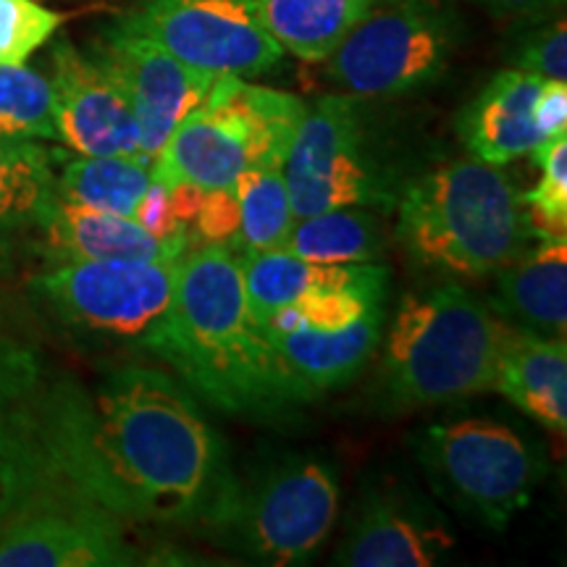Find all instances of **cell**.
Wrapping results in <instances>:
<instances>
[{"instance_id":"cell-14","label":"cell","mask_w":567,"mask_h":567,"mask_svg":"<svg viewBox=\"0 0 567 567\" xmlns=\"http://www.w3.org/2000/svg\"><path fill=\"white\" fill-rule=\"evenodd\" d=\"M53 111L59 140L80 155L142 158L132 105L118 82L71 42L53 48ZM147 163V161H145Z\"/></svg>"},{"instance_id":"cell-29","label":"cell","mask_w":567,"mask_h":567,"mask_svg":"<svg viewBox=\"0 0 567 567\" xmlns=\"http://www.w3.org/2000/svg\"><path fill=\"white\" fill-rule=\"evenodd\" d=\"M542 182L523 195L536 239H567V132L555 134L534 153Z\"/></svg>"},{"instance_id":"cell-34","label":"cell","mask_w":567,"mask_h":567,"mask_svg":"<svg viewBox=\"0 0 567 567\" xmlns=\"http://www.w3.org/2000/svg\"><path fill=\"white\" fill-rule=\"evenodd\" d=\"M134 221L158 239H172V237H184V234H189L187 226L179 224V218L174 216L168 189L155 179L151 187H147L145 197H142L137 213H134Z\"/></svg>"},{"instance_id":"cell-7","label":"cell","mask_w":567,"mask_h":567,"mask_svg":"<svg viewBox=\"0 0 567 567\" xmlns=\"http://www.w3.org/2000/svg\"><path fill=\"white\" fill-rule=\"evenodd\" d=\"M339 484L318 460L295 457L250 486L229 488L210 523L266 565L310 563L334 528Z\"/></svg>"},{"instance_id":"cell-27","label":"cell","mask_w":567,"mask_h":567,"mask_svg":"<svg viewBox=\"0 0 567 567\" xmlns=\"http://www.w3.org/2000/svg\"><path fill=\"white\" fill-rule=\"evenodd\" d=\"M239 203V237L234 255L276 250L295 226L281 166H250L234 179Z\"/></svg>"},{"instance_id":"cell-22","label":"cell","mask_w":567,"mask_h":567,"mask_svg":"<svg viewBox=\"0 0 567 567\" xmlns=\"http://www.w3.org/2000/svg\"><path fill=\"white\" fill-rule=\"evenodd\" d=\"M494 308L509 326L542 337L567 331V239H538L499 268Z\"/></svg>"},{"instance_id":"cell-24","label":"cell","mask_w":567,"mask_h":567,"mask_svg":"<svg viewBox=\"0 0 567 567\" xmlns=\"http://www.w3.org/2000/svg\"><path fill=\"white\" fill-rule=\"evenodd\" d=\"M55 197L116 216L134 218L153 184L151 163L132 155H61L51 153Z\"/></svg>"},{"instance_id":"cell-35","label":"cell","mask_w":567,"mask_h":567,"mask_svg":"<svg viewBox=\"0 0 567 567\" xmlns=\"http://www.w3.org/2000/svg\"><path fill=\"white\" fill-rule=\"evenodd\" d=\"M534 118L538 132L544 137H555V134L567 132V82L559 80H544L542 90H538Z\"/></svg>"},{"instance_id":"cell-33","label":"cell","mask_w":567,"mask_h":567,"mask_svg":"<svg viewBox=\"0 0 567 567\" xmlns=\"http://www.w3.org/2000/svg\"><path fill=\"white\" fill-rule=\"evenodd\" d=\"M515 69L542 76V80L567 82V27L565 19L538 30L526 40L515 59Z\"/></svg>"},{"instance_id":"cell-11","label":"cell","mask_w":567,"mask_h":567,"mask_svg":"<svg viewBox=\"0 0 567 567\" xmlns=\"http://www.w3.org/2000/svg\"><path fill=\"white\" fill-rule=\"evenodd\" d=\"M281 174L295 221L352 205H386L352 95H329L305 109Z\"/></svg>"},{"instance_id":"cell-23","label":"cell","mask_w":567,"mask_h":567,"mask_svg":"<svg viewBox=\"0 0 567 567\" xmlns=\"http://www.w3.org/2000/svg\"><path fill=\"white\" fill-rule=\"evenodd\" d=\"M284 53L323 63L344 34L384 0H247Z\"/></svg>"},{"instance_id":"cell-6","label":"cell","mask_w":567,"mask_h":567,"mask_svg":"<svg viewBox=\"0 0 567 567\" xmlns=\"http://www.w3.org/2000/svg\"><path fill=\"white\" fill-rule=\"evenodd\" d=\"M417 460L439 494L496 530L528 505L544 473L536 446L481 417L429 425L417 439Z\"/></svg>"},{"instance_id":"cell-17","label":"cell","mask_w":567,"mask_h":567,"mask_svg":"<svg viewBox=\"0 0 567 567\" xmlns=\"http://www.w3.org/2000/svg\"><path fill=\"white\" fill-rule=\"evenodd\" d=\"M542 82L528 71L507 69L478 92L457 118V134L473 158L505 166L547 142L534 118Z\"/></svg>"},{"instance_id":"cell-25","label":"cell","mask_w":567,"mask_h":567,"mask_svg":"<svg viewBox=\"0 0 567 567\" xmlns=\"http://www.w3.org/2000/svg\"><path fill=\"white\" fill-rule=\"evenodd\" d=\"M55 200L51 151L40 140L0 137V245L38 229Z\"/></svg>"},{"instance_id":"cell-15","label":"cell","mask_w":567,"mask_h":567,"mask_svg":"<svg viewBox=\"0 0 567 567\" xmlns=\"http://www.w3.org/2000/svg\"><path fill=\"white\" fill-rule=\"evenodd\" d=\"M455 547L450 528L423 502L373 494L339 544L334 563L347 567H429Z\"/></svg>"},{"instance_id":"cell-21","label":"cell","mask_w":567,"mask_h":567,"mask_svg":"<svg viewBox=\"0 0 567 567\" xmlns=\"http://www.w3.org/2000/svg\"><path fill=\"white\" fill-rule=\"evenodd\" d=\"M494 392H502L551 431H567V347L565 339L542 337L509 326L496 363Z\"/></svg>"},{"instance_id":"cell-12","label":"cell","mask_w":567,"mask_h":567,"mask_svg":"<svg viewBox=\"0 0 567 567\" xmlns=\"http://www.w3.org/2000/svg\"><path fill=\"white\" fill-rule=\"evenodd\" d=\"M124 27L213 76H258L284 59L247 0H142Z\"/></svg>"},{"instance_id":"cell-5","label":"cell","mask_w":567,"mask_h":567,"mask_svg":"<svg viewBox=\"0 0 567 567\" xmlns=\"http://www.w3.org/2000/svg\"><path fill=\"white\" fill-rule=\"evenodd\" d=\"M305 109L289 92L216 76L205 103L155 155L153 179L163 187L187 182L208 193L229 187L250 166H281Z\"/></svg>"},{"instance_id":"cell-10","label":"cell","mask_w":567,"mask_h":567,"mask_svg":"<svg viewBox=\"0 0 567 567\" xmlns=\"http://www.w3.org/2000/svg\"><path fill=\"white\" fill-rule=\"evenodd\" d=\"M179 260H69L32 281L71 329L147 347L172 308Z\"/></svg>"},{"instance_id":"cell-26","label":"cell","mask_w":567,"mask_h":567,"mask_svg":"<svg viewBox=\"0 0 567 567\" xmlns=\"http://www.w3.org/2000/svg\"><path fill=\"white\" fill-rule=\"evenodd\" d=\"M281 250L316 264H375L386 250V237L375 213L352 205L295 221Z\"/></svg>"},{"instance_id":"cell-2","label":"cell","mask_w":567,"mask_h":567,"mask_svg":"<svg viewBox=\"0 0 567 567\" xmlns=\"http://www.w3.org/2000/svg\"><path fill=\"white\" fill-rule=\"evenodd\" d=\"M147 350L226 415L264 417L297 402L264 326L247 302L243 268L226 247L184 252L172 308Z\"/></svg>"},{"instance_id":"cell-9","label":"cell","mask_w":567,"mask_h":567,"mask_svg":"<svg viewBox=\"0 0 567 567\" xmlns=\"http://www.w3.org/2000/svg\"><path fill=\"white\" fill-rule=\"evenodd\" d=\"M122 517L74 484H48L0 505V567L137 565Z\"/></svg>"},{"instance_id":"cell-1","label":"cell","mask_w":567,"mask_h":567,"mask_svg":"<svg viewBox=\"0 0 567 567\" xmlns=\"http://www.w3.org/2000/svg\"><path fill=\"white\" fill-rule=\"evenodd\" d=\"M55 463L124 523L210 520L231 481L195 394L172 373L116 368L92 389H45Z\"/></svg>"},{"instance_id":"cell-13","label":"cell","mask_w":567,"mask_h":567,"mask_svg":"<svg viewBox=\"0 0 567 567\" xmlns=\"http://www.w3.org/2000/svg\"><path fill=\"white\" fill-rule=\"evenodd\" d=\"M92 59L124 90L137 118L140 153L151 166L176 126L200 109L216 82L213 74L174 59L158 42L122 21L103 32Z\"/></svg>"},{"instance_id":"cell-16","label":"cell","mask_w":567,"mask_h":567,"mask_svg":"<svg viewBox=\"0 0 567 567\" xmlns=\"http://www.w3.org/2000/svg\"><path fill=\"white\" fill-rule=\"evenodd\" d=\"M381 323H384V310L375 305L342 329H297L281 334L266 331V337L274 347L284 379L292 389L295 400L300 402L310 394L342 386L354 379L381 342Z\"/></svg>"},{"instance_id":"cell-18","label":"cell","mask_w":567,"mask_h":567,"mask_svg":"<svg viewBox=\"0 0 567 567\" xmlns=\"http://www.w3.org/2000/svg\"><path fill=\"white\" fill-rule=\"evenodd\" d=\"M38 229L45 234V245L59 255L61 264H69V260H182L189 250V234L158 239L142 229L134 218L66 203L61 197H55Z\"/></svg>"},{"instance_id":"cell-4","label":"cell","mask_w":567,"mask_h":567,"mask_svg":"<svg viewBox=\"0 0 567 567\" xmlns=\"http://www.w3.org/2000/svg\"><path fill=\"white\" fill-rule=\"evenodd\" d=\"M507 329L455 284L402 297L381 360L386 405L413 410L494 392Z\"/></svg>"},{"instance_id":"cell-32","label":"cell","mask_w":567,"mask_h":567,"mask_svg":"<svg viewBox=\"0 0 567 567\" xmlns=\"http://www.w3.org/2000/svg\"><path fill=\"white\" fill-rule=\"evenodd\" d=\"M187 229H193L200 237V243L226 247L234 252L239 237V203L231 184L203 193L200 208H197Z\"/></svg>"},{"instance_id":"cell-31","label":"cell","mask_w":567,"mask_h":567,"mask_svg":"<svg viewBox=\"0 0 567 567\" xmlns=\"http://www.w3.org/2000/svg\"><path fill=\"white\" fill-rule=\"evenodd\" d=\"M63 21V13L38 0H0V63H27L59 32Z\"/></svg>"},{"instance_id":"cell-3","label":"cell","mask_w":567,"mask_h":567,"mask_svg":"<svg viewBox=\"0 0 567 567\" xmlns=\"http://www.w3.org/2000/svg\"><path fill=\"white\" fill-rule=\"evenodd\" d=\"M523 195L478 158L444 163L405 189L396 205V239L417 264L478 279L517 258L530 243Z\"/></svg>"},{"instance_id":"cell-20","label":"cell","mask_w":567,"mask_h":567,"mask_svg":"<svg viewBox=\"0 0 567 567\" xmlns=\"http://www.w3.org/2000/svg\"><path fill=\"white\" fill-rule=\"evenodd\" d=\"M45 389L32 352L0 337V488L30 478L51 460L42 431Z\"/></svg>"},{"instance_id":"cell-28","label":"cell","mask_w":567,"mask_h":567,"mask_svg":"<svg viewBox=\"0 0 567 567\" xmlns=\"http://www.w3.org/2000/svg\"><path fill=\"white\" fill-rule=\"evenodd\" d=\"M0 137L59 140L51 80L27 63H0Z\"/></svg>"},{"instance_id":"cell-19","label":"cell","mask_w":567,"mask_h":567,"mask_svg":"<svg viewBox=\"0 0 567 567\" xmlns=\"http://www.w3.org/2000/svg\"><path fill=\"white\" fill-rule=\"evenodd\" d=\"M239 260L247 302L252 316L264 321L274 310L292 305L308 295L358 289L384 295L389 268L379 264H316L281 250L247 252Z\"/></svg>"},{"instance_id":"cell-30","label":"cell","mask_w":567,"mask_h":567,"mask_svg":"<svg viewBox=\"0 0 567 567\" xmlns=\"http://www.w3.org/2000/svg\"><path fill=\"white\" fill-rule=\"evenodd\" d=\"M381 300H384V295L358 292V289L308 295L302 300L274 310L271 316L260 321V326H264V331H276V334L297 329H342V326H350L360 316H365L375 305H381Z\"/></svg>"},{"instance_id":"cell-36","label":"cell","mask_w":567,"mask_h":567,"mask_svg":"<svg viewBox=\"0 0 567 567\" xmlns=\"http://www.w3.org/2000/svg\"><path fill=\"white\" fill-rule=\"evenodd\" d=\"M486 3L499 11H523V9H530V6L542 3V0H486Z\"/></svg>"},{"instance_id":"cell-8","label":"cell","mask_w":567,"mask_h":567,"mask_svg":"<svg viewBox=\"0 0 567 567\" xmlns=\"http://www.w3.org/2000/svg\"><path fill=\"white\" fill-rule=\"evenodd\" d=\"M455 34V17L436 0H384L326 59L329 76L354 97L405 95L442 74Z\"/></svg>"}]
</instances>
